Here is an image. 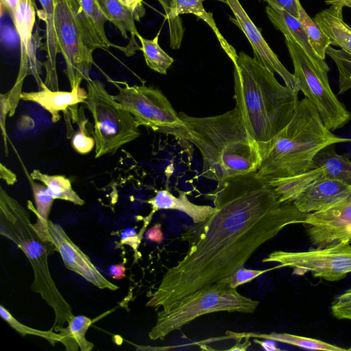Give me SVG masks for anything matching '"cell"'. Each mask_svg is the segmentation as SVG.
<instances>
[{
  "instance_id": "cell-1",
  "label": "cell",
  "mask_w": 351,
  "mask_h": 351,
  "mask_svg": "<svg viewBox=\"0 0 351 351\" xmlns=\"http://www.w3.org/2000/svg\"><path fill=\"white\" fill-rule=\"evenodd\" d=\"M206 196L215 211L184 256L167 269L147 306L169 311L196 291L229 280L261 245L289 225L304 224L308 214L293 202H280L256 171L217 182Z\"/></svg>"
},
{
  "instance_id": "cell-2",
  "label": "cell",
  "mask_w": 351,
  "mask_h": 351,
  "mask_svg": "<svg viewBox=\"0 0 351 351\" xmlns=\"http://www.w3.org/2000/svg\"><path fill=\"white\" fill-rule=\"evenodd\" d=\"M178 115L183 122L180 139L200 152L204 178L221 182L257 171L262 156L236 107L215 116L196 117L182 112Z\"/></svg>"
},
{
  "instance_id": "cell-3",
  "label": "cell",
  "mask_w": 351,
  "mask_h": 351,
  "mask_svg": "<svg viewBox=\"0 0 351 351\" xmlns=\"http://www.w3.org/2000/svg\"><path fill=\"white\" fill-rule=\"evenodd\" d=\"M233 64L236 108L263 158L271 141L291 120L298 91L280 84L272 71L243 51Z\"/></svg>"
},
{
  "instance_id": "cell-4",
  "label": "cell",
  "mask_w": 351,
  "mask_h": 351,
  "mask_svg": "<svg viewBox=\"0 0 351 351\" xmlns=\"http://www.w3.org/2000/svg\"><path fill=\"white\" fill-rule=\"evenodd\" d=\"M351 141L334 134L324 124L315 105L306 97L299 101L290 122L273 138L256 174L270 182L308 171L323 147Z\"/></svg>"
},
{
  "instance_id": "cell-5",
  "label": "cell",
  "mask_w": 351,
  "mask_h": 351,
  "mask_svg": "<svg viewBox=\"0 0 351 351\" xmlns=\"http://www.w3.org/2000/svg\"><path fill=\"white\" fill-rule=\"evenodd\" d=\"M0 234L15 243L27 258L34 271L32 291L38 293L53 311L55 320L51 330L63 327L73 314L71 306L51 277L48 265L47 242L39 237L25 208L2 187L0 189Z\"/></svg>"
},
{
  "instance_id": "cell-6",
  "label": "cell",
  "mask_w": 351,
  "mask_h": 351,
  "mask_svg": "<svg viewBox=\"0 0 351 351\" xmlns=\"http://www.w3.org/2000/svg\"><path fill=\"white\" fill-rule=\"evenodd\" d=\"M259 303L241 295L236 288L230 287L229 281L221 280L184 298L169 311L158 312L156 324L149 332V337L152 340H163L171 332L208 313H252Z\"/></svg>"
},
{
  "instance_id": "cell-7",
  "label": "cell",
  "mask_w": 351,
  "mask_h": 351,
  "mask_svg": "<svg viewBox=\"0 0 351 351\" xmlns=\"http://www.w3.org/2000/svg\"><path fill=\"white\" fill-rule=\"evenodd\" d=\"M87 98L84 103L93 121L95 158L114 154L125 144L141 136L132 114L110 95L101 82L86 81Z\"/></svg>"
},
{
  "instance_id": "cell-8",
  "label": "cell",
  "mask_w": 351,
  "mask_h": 351,
  "mask_svg": "<svg viewBox=\"0 0 351 351\" xmlns=\"http://www.w3.org/2000/svg\"><path fill=\"white\" fill-rule=\"evenodd\" d=\"M285 43L293 64V74L298 89L315 105L329 130L343 127L351 120V112L332 92L328 78L329 67L325 60H313L288 37H285Z\"/></svg>"
},
{
  "instance_id": "cell-9",
  "label": "cell",
  "mask_w": 351,
  "mask_h": 351,
  "mask_svg": "<svg viewBox=\"0 0 351 351\" xmlns=\"http://www.w3.org/2000/svg\"><path fill=\"white\" fill-rule=\"evenodd\" d=\"M53 5L57 40L72 90L90 79V71L94 64L93 53L95 49L80 20L75 1L53 0Z\"/></svg>"
},
{
  "instance_id": "cell-10",
  "label": "cell",
  "mask_w": 351,
  "mask_h": 351,
  "mask_svg": "<svg viewBox=\"0 0 351 351\" xmlns=\"http://www.w3.org/2000/svg\"><path fill=\"white\" fill-rule=\"evenodd\" d=\"M112 82L118 90L114 99L132 114L139 126L172 134L180 139L183 122L162 92L144 84L130 86L125 82Z\"/></svg>"
},
{
  "instance_id": "cell-11",
  "label": "cell",
  "mask_w": 351,
  "mask_h": 351,
  "mask_svg": "<svg viewBox=\"0 0 351 351\" xmlns=\"http://www.w3.org/2000/svg\"><path fill=\"white\" fill-rule=\"evenodd\" d=\"M262 262L290 267L295 275L310 272L315 278L338 281L351 272V245L343 242L304 252L274 251Z\"/></svg>"
},
{
  "instance_id": "cell-12",
  "label": "cell",
  "mask_w": 351,
  "mask_h": 351,
  "mask_svg": "<svg viewBox=\"0 0 351 351\" xmlns=\"http://www.w3.org/2000/svg\"><path fill=\"white\" fill-rule=\"evenodd\" d=\"M11 19L19 37L20 64L16 82L7 93L10 117L14 114L21 99L25 78L27 75H33L39 88L44 82L40 77L41 63L36 58L38 45L33 39V29L36 21L35 1L21 0Z\"/></svg>"
},
{
  "instance_id": "cell-13",
  "label": "cell",
  "mask_w": 351,
  "mask_h": 351,
  "mask_svg": "<svg viewBox=\"0 0 351 351\" xmlns=\"http://www.w3.org/2000/svg\"><path fill=\"white\" fill-rule=\"evenodd\" d=\"M311 243L322 248L351 240V193L332 206L308 213L305 223Z\"/></svg>"
},
{
  "instance_id": "cell-14",
  "label": "cell",
  "mask_w": 351,
  "mask_h": 351,
  "mask_svg": "<svg viewBox=\"0 0 351 351\" xmlns=\"http://www.w3.org/2000/svg\"><path fill=\"white\" fill-rule=\"evenodd\" d=\"M42 240L54 247L68 269L77 273L99 289L111 291L119 289L101 274L89 257L73 242L59 224L49 219Z\"/></svg>"
},
{
  "instance_id": "cell-15",
  "label": "cell",
  "mask_w": 351,
  "mask_h": 351,
  "mask_svg": "<svg viewBox=\"0 0 351 351\" xmlns=\"http://www.w3.org/2000/svg\"><path fill=\"white\" fill-rule=\"evenodd\" d=\"M231 9L235 23L244 33L251 45L254 58L274 73H277L284 80L285 85L299 91L293 74L281 63L277 55L272 51L262 36L261 30L252 22L239 0H222Z\"/></svg>"
},
{
  "instance_id": "cell-16",
  "label": "cell",
  "mask_w": 351,
  "mask_h": 351,
  "mask_svg": "<svg viewBox=\"0 0 351 351\" xmlns=\"http://www.w3.org/2000/svg\"><path fill=\"white\" fill-rule=\"evenodd\" d=\"M350 193L351 186L346 183L335 179H324L307 187L293 202L300 211L311 213L332 206Z\"/></svg>"
},
{
  "instance_id": "cell-17",
  "label": "cell",
  "mask_w": 351,
  "mask_h": 351,
  "mask_svg": "<svg viewBox=\"0 0 351 351\" xmlns=\"http://www.w3.org/2000/svg\"><path fill=\"white\" fill-rule=\"evenodd\" d=\"M39 89L36 92H22L21 99L38 104L51 114V121L54 123L60 119L61 111L66 114L70 110H77L78 104H84L87 98V90L80 86L69 92L53 90L43 82Z\"/></svg>"
},
{
  "instance_id": "cell-18",
  "label": "cell",
  "mask_w": 351,
  "mask_h": 351,
  "mask_svg": "<svg viewBox=\"0 0 351 351\" xmlns=\"http://www.w3.org/2000/svg\"><path fill=\"white\" fill-rule=\"evenodd\" d=\"M204 1L206 0H176V7L172 14L174 23V36L172 40L170 41V47L173 49H178L182 44L184 27L180 15L193 14L198 19L204 21L212 29L221 47L233 64H234L237 61L238 53L220 33L213 17V13L208 12L204 9L203 5Z\"/></svg>"
},
{
  "instance_id": "cell-19",
  "label": "cell",
  "mask_w": 351,
  "mask_h": 351,
  "mask_svg": "<svg viewBox=\"0 0 351 351\" xmlns=\"http://www.w3.org/2000/svg\"><path fill=\"white\" fill-rule=\"evenodd\" d=\"M176 197L167 189L158 190L154 197L147 202L152 206L150 213L144 219L151 221L154 214L161 209L177 210L189 216L195 223L204 222L215 211L214 206L198 205L191 202L183 191H178Z\"/></svg>"
},
{
  "instance_id": "cell-20",
  "label": "cell",
  "mask_w": 351,
  "mask_h": 351,
  "mask_svg": "<svg viewBox=\"0 0 351 351\" xmlns=\"http://www.w3.org/2000/svg\"><path fill=\"white\" fill-rule=\"evenodd\" d=\"M78 16L92 45L97 48L108 50L116 47L122 51L124 47L112 44L107 38L105 24L107 18L102 12L96 0H74Z\"/></svg>"
},
{
  "instance_id": "cell-21",
  "label": "cell",
  "mask_w": 351,
  "mask_h": 351,
  "mask_svg": "<svg viewBox=\"0 0 351 351\" xmlns=\"http://www.w3.org/2000/svg\"><path fill=\"white\" fill-rule=\"evenodd\" d=\"M102 12L108 21L112 23L120 31L125 39H128V34L131 38L128 45L124 47L123 52L127 56L134 55L137 50H141L136 40L139 38L134 21V16L132 11L124 5L119 0H96Z\"/></svg>"
},
{
  "instance_id": "cell-22",
  "label": "cell",
  "mask_w": 351,
  "mask_h": 351,
  "mask_svg": "<svg viewBox=\"0 0 351 351\" xmlns=\"http://www.w3.org/2000/svg\"><path fill=\"white\" fill-rule=\"evenodd\" d=\"M42 7L43 20L45 22V43L44 49L46 51V60L43 63L45 69V84L51 90H58V82L56 69V58L60 49L57 40L54 25L53 0H38Z\"/></svg>"
},
{
  "instance_id": "cell-23",
  "label": "cell",
  "mask_w": 351,
  "mask_h": 351,
  "mask_svg": "<svg viewBox=\"0 0 351 351\" xmlns=\"http://www.w3.org/2000/svg\"><path fill=\"white\" fill-rule=\"evenodd\" d=\"M324 179H332L331 173L327 167L320 165L293 176L268 182L274 188L279 200L284 202H293L307 187Z\"/></svg>"
},
{
  "instance_id": "cell-24",
  "label": "cell",
  "mask_w": 351,
  "mask_h": 351,
  "mask_svg": "<svg viewBox=\"0 0 351 351\" xmlns=\"http://www.w3.org/2000/svg\"><path fill=\"white\" fill-rule=\"evenodd\" d=\"M330 5L328 8L317 13L313 20L328 36L331 45L351 54V27L343 19V7L336 3Z\"/></svg>"
},
{
  "instance_id": "cell-25",
  "label": "cell",
  "mask_w": 351,
  "mask_h": 351,
  "mask_svg": "<svg viewBox=\"0 0 351 351\" xmlns=\"http://www.w3.org/2000/svg\"><path fill=\"white\" fill-rule=\"evenodd\" d=\"M266 14L274 27L285 36L298 43L315 61H324L311 47L307 34L300 20L288 12L268 5L265 7Z\"/></svg>"
},
{
  "instance_id": "cell-26",
  "label": "cell",
  "mask_w": 351,
  "mask_h": 351,
  "mask_svg": "<svg viewBox=\"0 0 351 351\" xmlns=\"http://www.w3.org/2000/svg\"><path fill=\"white\" fill-rule=\"evenodd\" d=\"M226 334L229 337L237 339L243 338L245 337L252 338H261L264 339H269L284 343H287L294 346L315 350H326V351H346L348 349L339 347L337 346L328 343L327 342L306 337L298 336L289 333H278L271 332L269 334L258 333V332H236L232 331H227Z\"/></svg>"
},
{
  "instance_id": "cell-27",
  "label": "cell",
  "mask_w": 351,
  "mask_h": 351,
  "mask_svg": "<svg viewBox=\"0 0 351 351\" xmlns=\"http://www.w3.org/2000/svg\"><path fill=\"white\" fill-rule=\"evenodd\" d=\"M91 319L85 315H73L67 322L66 327L53 330L61 336L60 343L66 351H91L94 344L86 339L85 335L91 325Z\"/></svg>"
},
{
  "instance_id": "cell-28",
  "label": "cell",
  "mask_w": 351,
  "mask_h": 351,
  "mask_svg": "<svg viewBox=\"0 0 351 351\" xmlns=\"http://www.w3.org/2000/svg\"><path fill=\"white\" fill-rule=\"evenodd\" d=\"M29 180L32 189L36 208L30 201H27V208L36 217V222L33 226L42 239L46 231L51 206L55 199L50 195L47 187L45 184L35 182L31 177H29Z\"/></svg>"
},
{
  "instance_id": "cell-29",
  "label": "cell",
  "mask_w": 351,
  "mask_h": 351,
  "mask_svg": "<svg viewBox=\"0 0 351 351\" xmlns=\"http://www.w3.org/2000/svg\"><path fill=\"white\" fill-rule=\"evenodd\" d=\"M334 145H330L320 149L313 159L314 163L316 166H326L332 179L351 186V161L346 155L337 154Z\"/></svg>"
},
{
  "instance_id": "cell-30",
  "label": "cell",
  "mask_w": 351,
  "mask_h": 351,
  "mask_svg": "<svg viewBox=\"0 0 351 351\" xmlns=\"http://www.w3.org/2000/svg\"><path fill=\"white\" fill-rule=\"evenodd\" d=\"M30 177L45 184L55 199L68 201L79 206L84 204V201L73 189L71 181L66 177L62 175H48L38 169L33 170Z\"/></svg>"
},
{
  "instance_id": "cell-31",
  "label": "cell",
  "mask_w": 351,
  "mask_h": 351,
  "mask_svg": "<svg viewBox=\"0 0 351 351\" xmlns=\"http://www.w3.org/2000/svg\"><path fill=\"white\" fill-rule=\"evenodd\" d=\"M159 35L160 32L153 39H147L141 35L138 39L147 65L154 71L165 75L174 60L160 47Z\"/></svg>"
},
{
  "instance_id": "cell-32",
  "label": "cell",
  "mask_w": 351,
  "mask_h": 351,
  "mask_svg": "<svg viewBox=\"0 0 351 351\" xmlns=\"http://www.w3.org/2000/svg\"><path fill=\"white\" fill-rule=\"evenodd\" d=\"M298 19L307 34L311 47L319 58L325 60L326 49L331 45L330 38L320 26L307 14L302 4L300 7Z\"/></svg>"
},
{
  "instance_id": "cell-33",
  "label": "cell",
  "mask_w": 351,
  "mask_h": 351,
  "mask_svg": "<svg viewBox=\"0 0 351 351\" xmlns=\"http://www.w3.org/2000/svg\"><path fill=\"white\" fill-rule=\"evenodd\" d=\"M75 122L77 123L78 129L71 137L72 147L80 154L90 153L95 147V141L88 132V119L84 115L83 106L78 108Z\"/></svg>"
},
{
  "instance_id": "cell-34",
  "label": "cell",
  "mask_w": 351,
  "mask_h": 351,
  "mask_svg": "<svg viewBox=\"0 0 351 351\" xmlns=\"http://www.w3.org/2000/svg\"><path fill=\"white\" fill-rule=\"evenodd\" d=\"M0 315L1 318L8 323V324L14 329L22 336L26 335H34L46 339L52 346L56 343L60 342L62 336L59 332L50 330H40L29 327L19 322L4 306H0Z\"/></svg>"
},
{
  "instance_id": "cell-35",
  "label": "cell",
  "mask_w": 351,
  "mask_h": 351,
  "mask_svg": "<svg viewBox=\"0 0 351 351\" xmlns=\"http://www.w3.org/2000/svg\"><path fill=\"white\" fill-rule=\"evenodd\" d=\"M330 310L335 318L351 320V287L334 299Z\"/></svg>"
},
{
  "instance_id": "cell-36",
  "label": "cell",
  "mask_w": 351,
  "mask_h": 351,
  "mask_svg": "<svg viewBox=\"0 0 351 351\" xmlns=\"http://www.w3.org/2000/svg\"><path fill=\"white\" fill-rule=\"evenodd\" d=\"M271 269L265 270L257 269H247L243 267L238 269L235 273L228 280L232 288H236L245 283L249 282L254 280L255 278L263 274L264 273L271 270Z\"/></svg>"
},
{
  "instance_id": "cell-37",
  "label": "cell",
  "mask_w": 351,
  "mask_h": 351,
  "mask_svg": "<svg viewBox=\"0 0 351 351\" xmlns=\"http://www.w3.org/2000/svg\"><path fill=\"white\" fill-rule=\"evenodd\" d=\"M267 2L268 5L281 9L297 19L300 16V0H260Z\"/></svg>"
},
{
  "instance_id": "cell-38",
  "label": "cell",
  "mask_w": 351,
  "mask_h": 351,
  "mask_svg": "<svg viewBox=\"0 0 351 351\" xmlns=\"http://www.w3.org/2000/svg\"><path fill=\"white\" fill-rule=\"evenodd\" d=\"M143 233L139 232L137 233L133 228H127L124 229L120 234V243L126 244L131 246L137 253V250L143 238Z\"/></svg>"
},
{
  "instance_id": "cell-39",
  "label": "cell",
  "mask_w": 351,
  "mask_h": 351,
  "mask_svg": "<svg viewBox=\"0 0 351 351\" xmlns=\"http://www.w3.org/2000/svg\"><path fill=\"white\" fill-rule=\"evenodd\" d=\"M1 133L5 147V152L6 154H8V136L6 133L5 130V119L6 116L10 113V106H9V101L8 99V95L7 93L1 95Z\"/></svg>"
},
{
  "instance_id": "cell-40",
  "label": "cell",
  "mask_w": 351,
  "mask_h": 351,
  "mask_svg": "<svg viewBox=\"0 0 351 351\" xmlns=\"http://www.w3.org/2000/svg\"><path fill=\"white\" fill-rule=\"evenodd\" d=\"M165 10V17L167 19L170 41L172 40L174 36V23L172 17L173 12L176 7V0H157Z\"/></svg>"
},
{
  "instance_id": "cell-41",
  "label": "cell",
  "mask_w": 351,
  "mask_h": 351,
  "mask_svg": "<svg viewBox=\"0 0 351 351\" xmlns=\"http://www.w3.org/2000/svg\"><path fill=\"white\" fill-rule=\"evenodd\" d=\"M119 1L132 11L136 21H140L141 19L145 16V9L143 4V0Z\"/></svg>"
},
{
  "instance_id": "cell-42",
  "label": "cell",
  "mask_w": 351,
  "mask_h": 351,
  "mask_svg": "<svg viewBox=\"0 0 351 351\" xmlns=\"http://www.w3.org/2000/svg\"><path fill=\"white\" fill-rule=\"evenodd\" d=\"M147 239L156 243H160L163 240V233L160 223L155 224L145 232Z\"/></svg>"
},
{
  "instance_id": "cell-43",
  "label": "cell",
  "mask_w": 351,
  "mask_h": 351,
  "mask_svg": "<svg viewBox=\"0 0 351 351\" xmlns=\"http://www.w3.org/2000/svg\"><path fill=\"white\" fill-rule=\"evenodd\" d=\"M126 268L124 263L112 265L108 268L109 275L115 280H122L125 277Z\"/></svg>"
},
{
  "instance_id": "cell-44",
  "label": "cell",
  "mask_w": 351,
  "mask_h": 351,
  "mask_svg": "<svg viewBox=\"0 0 351 351\" xmlns=\"http://www.w3.org/2000/svg\"><path fill=\"white\" fill-rule=\"evenodd\" d=\"M21 0H1V8L10 14L12 18Z\"/></svg>"
},
{
  "instance_id": "cell-45",
  "label": "cell",
  "mask_w": 351,
  "mask_h": 351,
  "mask_svg": "<svg viewBox=\"0 0 351 351\" xmlns=\"http://www.w3.org/2000/svg\"><path fill=\"white\" fill-rule=\"evenodd\" d=\"M1 178L3 179L8 184H14L16 182V177L9 169L1 164Z\"/></svg>"
},
{
  "instance_id": "cell-46",
  "label": "cell",
  "mask_w": 351,
  "mask_h": 351,
  "mask_svg": "<svg viewBox=\"0 0 351 351\" xmlns=\"http://www.w3.org/2000/svg\"><path fill=\"white\" fill-rule=\"evenodd\" d=\"M243 338H245V341L241 343V340L242 339V338L240 337L235 339L237 340L236 344L231 348L228 349V350H245L251 345V343L250 341V337H245Z\"/></svg>"
},
{
  "instance_id": "cell-47",
  "label": "cell",
  "mask_w": 351,
  "mask_h": 351,
  "mask_svg": "<svg viewBox=\"0 0 351 351\" xmlns=\"http://www.w3.org/2000/svg\"><path fill=\"white\" fill-rule=\"evenodd\" d=\"M254 341L255 343L261 345V346L265 350L273 351V350H279L278 348H277L275 346L274 341H272V340L266 339L265 341H261V340L258 339V338H255L254 339Z\"/></svg>"
},
{
  "instance_id": "cell-48",
  "label": "cell",
  "mask_w": 351,
  "mask_h": 351,
  "mask_svg": "<svg viewBox=\"0 0 351 351\" xmlns=\"http://www.w3.org/2000/svg\"><path fill=\"white\" fill-rule=\"evenodd\" d=\"M326 3H336L343 7L346 6L351 8V0H328L326 1Z\"/></svg>"
},
{
  "instance_id": "cell-49",
  "label": "cell",
  "mask_w": 351,
  "mask_h": 351,
  "mask_svg": "<svg viewBox=\"0 0 351 351\" xmlns=\"http://www.w3.org/2000/svg\"><path fill=\"white\" fill-rule=\"evenodd\" d=\"M348 350H351V348H348Z\"/></svg>"
},
{
  "instance_id": "cell-50",
  "label": "cell",
  "mask_w": 351,
  "mask_h": 351,
  "mask_svg": "<svg viewBox=\"0 0 351 351\" xmlns=\"http://www.w3.org/2000/svg\"><path fill=\"white\" fill-rule=\"evenodd\" d=\"M350 243H351V240H350Z\"/></svg>"
}]
</instances>
